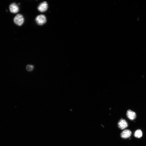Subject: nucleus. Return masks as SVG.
<instances>
[{
  "label": "nucleus",
  "mask_w": 146,
  "mask_h": 146,
  "mask_svg": "<svg viewBox=\"0 0 146 146\" xmlns=\"http://www.w3.org/2000/svg\"><path fill=\"white\" fill-rule=\"evenodd\" d=\"M36 21L37 24L39 25H42L45 24L47 21L46 16L43 15H40L37 16Z\"/></svg>",
  "instance_id": "obj_1"
},
{
  "label": "nucleus",
  "mask_w": 146,
  "mask_h": 146,
  "mask_svg": "<svg viewBox=\"0 0 146 146\" xmlns=\"http://www.w3.org/2000/svg\"><path fill=\"white\" fill-rule=\"evenodd\" d=\"M14 20L16 24L19 26H21L24 22V19L22 15L18 14L16 15L14 17Z\"/></svg>",
  "instance_id": "obj_2"
},
{
  "label": "nucleus",
  "mask_w": 146,
  "mask_h": 146,
  "mask_svg": "<svg viewBox=\"0 0 146 146\" xmlns=\"http://www.w3.org/2000/svg\"><path fill=\"white\" fill-rule=\"evenodd\" d=\"M48 6L47 2H44L41 3L38 6V9L40 12H43L47 11Z\"/></svg>",
  "instance_id": "obj_3"
},
{
  "label": "nucleus",
  "mask_w": 146,
  "mask_h": 146,
  "mask_svg": "<svg viewBox=\"0 0 146 146\" xmlns=\"http://www.w3.org/2000/svg\"><path fill=\"white\" fill-rule=\"evenodd\" d=\"M118 126L120 129L124 130L128 126V124L125 120L121 119L119 122Z\"/></svg>",
  "instance_id": "obj_4"
},
{
  "label": "nucleus",
  "mask_w": 146,
  "mask_h": 146,
  "mask_svg": "<svg viewBox=\"0 0 146 146\" xmlns=\"http://www.w3.org/2000/svg\"><path fill=\"white\" fill-rule=\"evenodd\" d=\"M132 134V133L129 130H124L121 133V137L123 139H127L130 137Z\"/></svg>",
  "instance_id": "obj_5"
},
{
  "label": "nucleus",
  "mask_w": 146,
  "mask_h": 146,
  "mask_svg": "<svg viewBox=\"0 0 146 146\" xmlns=\"http://www.w3.org/2000/svg\"><path fill=\"white\" fill-rule=\"evenodd\" d=\"M10 12L13 13H18L19 11L18 6L15 3L12 4L9 7Z\"/></svg>",
  "instance_id": "obj_6"
},
{
  "label": "nucleus",
  "mask_w": 146,
  "mask_h": 146,
  "mask_svg": "<svg viewBox=\"0 0 146 146\" xmlns=\"http://www.w3.org/2000/svg\"><path fill=\"white\" fill-rule=\"evenodd\" d=\"M126 114L128 118L131 120H134L136 117V113L131 110H128L127 111Z\"/></svg>",
  "instance_id": "obj_7"
},
{
  "label": "nucleus",
  "mask_w": 146,
  "mask_h": 146,
  "mask_svg": "<svg viewBox=\"0 0 146 146\" xmlns=\"http://www.w3.org/2000/svg\"><path fill=\"white\" fill-rule=\"evenodd\" d=\"M143 133L142 131L141 130L138 129L134 133V136L138 138H140L142 136Z\"/></svg>",
  "instance_id": "obj_8"
},
{
  "label": "nucleus",
  "mask_w": 146,
  "mask_h": 146,
  "mask_svg": "<svg viewBox=\"0 0 146 146\" xmlns=\"http://www.w3.org/2000/svg\"><path fill=\"white\" fill-rule=\"evenodd\" d=\"M27 70L29 71H31L34 69V66L32 65H28L26 67Z\"/></svg>",
  "instance_id": "obj_9"
}]
</instances>
